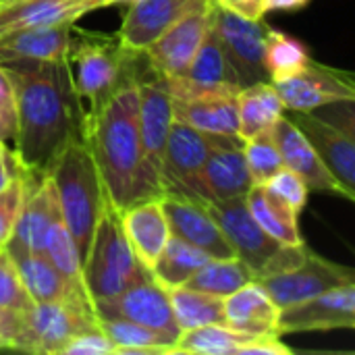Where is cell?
<instances>
[{"label": "cell", "instance_id": "cell-1", "mask_svg": "<svg viewBox=\"0 0 355 355\" xmlns=\"http://www.w3.org/2000/svg\"><path fill=\"white\" fill-rule=\"evenodd\" d=\"M0 67L15 92V158L29 177H44L71 141L83 139L85 106L64 58H21Z\"/></svg>", "mask_w": 355, "mask_h": 355}, {"label": "cell", "instance_id": "cell-2", "mask_svg": "<svg viewBox=\"0 0 355 355\" xmlns=\"http://www.w3.org/2000/svg\"><path fill=\"white\" fill-rule=\"evenodd\" d=\"M133 81H125L98 108L87 110L83 121V141L96 162L104 196L119 212L164 196L160 175L141 141Z\"/></svg>", "mask_w": 355, "mask_h": 355}, {"label": "cell", "instance_id": "cell-3", "mask_svg": "<svg viewBox=\"0 0 355 355\" xmlns=\"http://www.w3.org/2000/svg\"><path fill=\"white\" fill-rule=\"evenodd\" d=\"M141 54L125 50L116 35L85 31L73 23L64 62L85 112L98 108L125 81L135 79Z\"/></svg>", "mask_w": 355, "mask_h": 355}, {"label": "cell", "instance_id": "cell-4", "mask_svg": "<svg viewBox=\"0 0 355 355\" xmlns=\"http://www.w3.org/2000/svg\"><path fill=\"white\" fill-rule=\"evenodd\" d=\"M48 175L56 189L60 218L69 229L83 262L92 241V233L106 202L96 162L85 141H71L56 156Z\"/></svg>", "mask_w": 355, "mask_h": 355}, {"label": "cell", "instance_id": "cell-5", "mask_svg": "<svg viewBox=\"0 0 355 355\" xmlns=\"http://www.w3.org/2000/svg\"><path fill=\"white\" fill-rule=\"evenodd\" d=\"M146 277L150 272L135 258L119 210L106 200L83 258V283L92 306L94 302L119 295Z\"/></svg>", "mask_w": 355, "mask_h": 355}, {"label": "cell", "instance_id": "cell-6", "mask_svg": "<svg viewBox=\"0 0 355 355\" xmlns=\"http://www.w3.org/2000/svg\"><path fill=\"white\" fill-rule=\"evenodd\" d=\"M206 208L223 229L235 256L250 266L256 279L300 262L310 250L306 243L283 245L275 237H270L250 214L245 198L212 202Z\"/></svg>", "mask_w": 355, "mask_h": 355}, {"label": "cell", "instance_id": "cell-7", "mask_svg": "<svg viewBox=\"0 0 355 355\" xmlns=\"http://www.w3.org/2000/svg\"><path fill=\"white\" fill-rule=\"evenodd\" d=\"M98 329L94 306L81 302H44L33 304L19 314V327L12 339L17 352L62 355L67 345L81 333Z\"/></svg>", "mask_w": 355, "mask_h": 355}, {"label": "cell", "instance_id": "cell-8", "mask_svg": "<svg viewBox=\"0 0 355 355\" xmlns=\"http://www.w3.org/2000/svg\"><path fill=\"white\" fill-rule=\"evenodd\" d=\"M212 135L214 133L198 131L179 121L171 125L158 173L164 196L183 198L202 206L212 204L204 179V166L212 150Z\"/></svg>", "mask_w": 355, "mask_h": 355}, {"label": "cell", "instance_id": "cell-9", "mask_svg": "<svg viewBox=\"0 0 355 355\" xmlns=\"http://www.w3.org/2000/svg\"><path fill=\"white\" fill-rule=\"evenodd\" d=\"M212 25L241 87L270 81L266 69V35L270 27L262 19H245L214 2Z\"/></svg>", "mask_w": 355, "mask_h": 355}, {"label": "cell", "instance_id": "cell-10", "mask_svg": "<svg viewBox=\"0 0 355 355\" xmlns=\"http://www.w3.org/2000/svg\"><path fill=\"white\" fill-rule=\"evenodd\" d=\"M256 281L264 287L279 310H283L312 300L329 289L355 283V275L352 268L324 260L308 250V254L300 262Z\"/></svg>", "mask_w": 355, "mask_h": 355}, {"label": "cell", "instance_id": "cell-11", "mask_svg": "<svg viewBox=\"0 0 355 355\" xmlns=\"http://www.w3.org/2000/svg\"><path fill=\"white\" fill-rule=\"evenodd\" d=\"M285 110L310 112L333 102L355 100L354 75L335 67L308 60L293 75L272 81Z\"/></svg>", "mask_w": 355, "mask_h": 355}, {"label": "cell", "instance_id": "cell-12", "mask_svg": "<svg viewBox=\"0 0 355 355\" xmlns=\"http://www.w3.org/2000/svg\"><path fill=\"white\" fill-rule=\"evenodd\" d=\"M94 312L96 318L129 320L152 331H158L175 341L181 335V329L171 308L168 291L152 275L114 297L94 302Z\"/></svg>", "mask_w": 355, "mask_h": 355}, {"label": "cell", "instance_id": "cell-13", "mask_svg": "<svg viewBox=\"0 0 355 355\" xmlns=\"http://www.w3.org/2000/svg\"><path fill=\"white\" fill-rule=\"evenodd\" d=\"M212 8L214 0H202L144 52L158 75L177 77L185 73L212 23Z\"/></svg>", "mask_w": 355, "mask_h": 355}, {"label": "cell", "instance_id": "cell-14", "mask_svg": "<svg viewBox=\"0 0 355 355\" xmlns=\"http://www.w3.org/2000/svg\"><path fill=\"white\" fill-rule=\"evenodd\" d=\"M285 116L310 141L331 175L355 196V133L327 121L316 110H285Z\"/></svg>", "mask_w": 355, "mask_h": 355}, {"label": "cell", "instance_id": "cell-15", "mask_svg": "<svg viewBox=\"0 0 355 355\" xmlns=\"http://www.w3.org/2000/svg\"><path fill=\"white\" fill-rule=\"evenodd\" d=\"M355 327V283L329 289L279 312V333H310Z\"/></svg>", "mask_w": 355, "mask_h": 355}, {"label": "cell", "instance_id": "cell-16", "mask_svg": "<svg viewBox=\"0 0 355 355\" xmlns=\"http://www.w3.org/2000/svg\"><path fill=\"white\" fill-rule=\"evenodd\" d=\"M162 79L173 98L206 94V92H239L241 89L212 23L196 56L185 69V73L177 77H162Z\"/></svg>", "mask_w": 355, "mask_h": 355}, {"label": "cell", "instance_id": "cell-17", "mask_svg": "<svg viewBox=\"0 0 355 355\" xmlns=\"http://www.w3.org/2000/svg\"><path fill=\"white\" fill-rule=\"evenodd\" d=\"M150 75H139V64L135 71V92H137V121L141 131V141L152 166L160 173L166 139L171 125L175 123L173 114V98L168 87L164 85L162 75H158L152 67Z\"/></svg>", "mask_w": 355, "mask_h": 355}, {"label": "cell", "instance_id": "cell-18", "mask_svg": "<svg viewBox=\"0 0 355 355\" xmlns=\"http://www.w3.org/2000/svg\"><path fill=\"white\" fill-rule=\"evenodd\" d=\"M272 137L277 141V148L281 152L283 164L291 168L295 175L302 177V181L308 185L310 191L314 193H324V196H337L345 198L347 202H354L355 196H352L324 166V162L318 158L310 141L302 135V131L285 116L275 123L272 127Z\"/></svg>", "mask_w": 355, "mask_h": 355}, {"label": "cell", "instance_id": "cell-19", "mask_svg": "<svg viewBox=\"0 0 355 355\" xmlns=\"http://www.w3.org/2000/svg\"><path fill=\"white\" fill-rule=\"evenodd\" d=\"M160 202L168 223L171 237H177L202 250L210 258H235L229 239L225 237L223 229L212 218L206 206L175 196H162Z\"/></svg>", "mask_w": 355, "mask_h": 355}, {"label": "cell", "instance_id": "cell-20", "mask_svg": "<svg viewBox=\"0 0 355 355\" xmlns=\"http://www.w3.org/2000/svg\"><path fill=\"white\" fill-rule=\"evenodd\" d=\"M62 220L56 200V189L50 175L37 179L33 189H27L23 206L17 214L12 231L4 243L8 252H44V241L50 229Z\"/></svg>", "mask_w": 355, "mask_h": 355}, {"label": "cell", "instance_id": "cell-21", "mask_svg": "<svg viewBox=\"0 0 355 355\" xmlns=\"http://www.w3.org/2000/svg\"><path fill=\"white\" fill-rule=\"evenodd\" d=\"M202 0H129V8L116 31L125 50L146 52L173 23Z\"/></svg>", "mask_w": 355, "mask_h": 355}, {"label": "cell", "instance_id": "cell-22", "mask_svg": "<svg viewBox=\"0 0 355 355\" xmlns=\"http://www.w3.org/2000/svg\"><path fill=\"white\" fill-rule=\"evenodd\" d=\"M175 354L196 355H291L281 337H252L223 324H208L183 331Z\"/></svg>", "mask_w": 355, "mask_h": 355}, {"label": "cell", "instance_id": "cell-23", "mask_svg": "<svg viewBox=\"0 0 355 355\" xmlns=\"http://www.w3.org/2000/svg\"><path fill=\"white\" fill-rule=\"evenodd\" d=\"M204 179L212 202L245 198L254 181L245 162L243 139L239 135H212V150L204 166Z\"/></svg>", "mask_w": 355, "mask_h": 355}, {"label": "cell", "instance_id": "cell-24", "mask_svg": "<svg viewBox=\"0 0 355 355\" xmlns=\"http://www.w3.org/2000/svg\"><path fill=\"white\" fill-rule=\"evenodd\" d=\"M119 214L135 258L150 272L158 256L162 254L166 241L171 239L160 198L139 202L135 206L121 210Z\"/></svg>", "mask_w": 355, "mask_h": 355}, {"label": "cell", "instance_id": "cell-25", "mask_svg": "<svg viewBox=\"0 0 355 355\" xmlns=\"http://www.w3.org/2000/svg\"><path fill=\"white\" fill-rule=\"evenodd\" d=\"M225 302V327L252 337H281L279 306L258 281L231 293Z\"/></svg>", "mask_w": 355, "mask_h": 355}, {"label": "cell", "instance_id": "cell-26", "mask_svg": "<svg viewBox=\"0 0 355 355\" xmlns=\"http://www.w3.org/2000/svg\"><path fill=\"white\" fill-rule=\"evenodd\" d=\"M173 114L175 121L204 133L237 135V92H206L173 98Z\"/></svg>", "mask_w": 355, "mask_h": 355}, {"label": "cell", "instance_id": "cell-27", "mask_svg": "<svg viewBox=\"0 0 355 355\" xmlns=\"http://www.w3.org/2000/svg\"><path fill=\"white\" fill-rule=\"evenodd\" d=\"M106 6L102 0H10L0 2V33L42 27L56 23H75L79 17Z\"/></svg>", "mask_w": 355, "mask_h": 355}, {"label": "cell", "instance_id": "cell-28", "mask_svg": "<svg viewBox=\"0 0 355 355\" xmlns=\"http://www.w3.org/2000/svg\"><path fill=\"white\" fill-rule=\"evenodd\" d=\"M73 23L23 27L0 33V64L21 58L58 60L64 58Z\"/></svg>", "mask_w": 355, "mask_h": 355}, {"label": "cell", "instance_id": "cell-29", "mask_svg": "<svg viewBox=\"0 0 355 355\" xmlns=\"http://www.w3.org/2000/svg\"><path fill=\"white\" fill-rule=\"evenodd\" d=\"M8 254L15 262V268L21 277L23 287L33 304L81 302V304L92 306L89 300L77 295L69 287V283L58 275V270L50 264V260L44 254H35V252H8Z\"/></svg>", "mask_w": 355, "mask_h": 355}, {"label": "cell", "instance_id": "cell-30", "mask_svg": "<svg viewBox=\"0 0 355 355\" xmlns=\"http://www.w3.org/2000/svg\"><path fill=\"white\" fill-rule=\"evenodd\" d=\"M245 204L254 220L279 243L302 245L300 233V212H295L281 196H277L266 185H252L245 193Z\"/></svg>", "mask_w": 355, "mask_h": 355}, {"label": "cell", "instance_id": "cell-31", "mask_svg": "<svg viewBox=\"0 0 355 355\" xmlns=\"http://www.w3.org/2000/svg\"><path fill=\"white\" fill-rule=\"evenodd\" d=\"M285 106L272 85V81H260L237 92V135L245 141L258 133L275 127L283 116Z\"/></svg>", "mask_w": 355, "mask_h": 355}, {"label": "cell", "instance_id": "cell-32", "mask_svg": "<svg viewBox=\"0 0 355 355\" xmlns=\"http://www.w3.org/2000/svg\"><path fill=\"white\" fill-rule=\"evenodd\" d=\"M98 327L112 343L114 355L175 354L177 341L148 327L119 318H98Z\"/></svg>", "mask_w": 355, "mask_h": 355}, {"label": "cell", "instance_id": "cell-33", "mask_svg": "<svg viewBox=\"0 0 355 355\" xmlns=\"http://www.w3.org/2000/svg\"><path fill=\"white\" fill-rule=\"evenodd\" d=\"M252 281H256V275L237 256L223 258V260L210 258L183 287L225 300Z\"/></svg>", "mask_w": 355, "mask_h": 355}, {"label": "cell", "instance_id": "cell-34", "mask_svg": "<svg viewBox=\"0 0 355 355\" xmlns=\"http://www.w3.org/2000/svg\"><path fill=\"white\" fill-rule=\"evenodd\" d=\"M208 260H210V256L204 254L202 250H198L177 237H171L166 241L162 254L158 256L156 264L152 266L150 275L164 289L183 287Z\"/></svg>", "mask_w": 355, "mask_h": 355}, {"label": "cell", "instance_id": "cell-35", "mask_svg": "<svg viewBox=\"0 0 355 355\" xmlns=\"http://www.w3.org/2000/svg\"><path fill=\"white\" fill-rule=\"evenodd\" d=\"M175 320L183 331L208 327V324H223L225 327V302L220 297L189 289V287H173L166 289Z\"/></svg>", "mask_w": 355, "mask_h": 355}, {"label": "cell", "instance_id": "cell-36", "mask_svg": "<svg viewBox=\"0 0 355 355\" xmlns=\"http://www.w3.org/2000/svg\"><path fill=\"white\" fill-rule=\"evenodd\" d=\"M42 254L50 260V264L58 270V275L69 283V287L77 295L89 300V295L85 291V283H83V262H81L79 250L62 220H58L50 229V233L44 241Z\"/></svg>", "mask_w": 355, "mask_h": 355}, {"label": "cell", "instance_id": "cell-37", "mask_svg": "<svg viewBox=\"0 0 355 355\" xmlns=\"http://www.w3.org/2000/svg\"><path fill=\"white\" fill-rule=\"evenodd\" d=\"M310 60L308 46L283 31L268 29L266 35V69L270 75V81L285 79L300 71Z\"/></svg>", "mask_w": 355, "mask_h": 355}, {"label": "cell", "instance_id": "cell-38", "mask_svg": "<svg viewBox=\"0 0 355 355\" xmlns=\"http://www.w3.org/2000/svg\"><path fill=\"white\" fill-rule=\"evenodd\" d=\"M243 154H245V162H248L254 185L268 183L285 166L281 152L277 148V141L272 137V129L258 133L252 139H245Z\"/></svg>", "mask_w": 355, "mask_h": 355}, {"label": "cell", "instance_id": "cell-39", "mask_svg": "<svg viewBox=\"0 0 355 355\" xmlns=\"http://www.w3.org/2000/svg\"><path fill=\"white\" fill-rule=\"evenodd\" d=\"M33 306L31 297L27 295L21 277L15 268V262L6 248H0V308L10 312H25Z\"/></svg>", "mask_w": 355, "mask_h": 355}, {"label": "cell", "instance_id": "cell-40", "mask_svg": "<svg viewBox=\"0 0 355 355\" xmlns=\"http://www.w3.org/2000/svg\"><path fill=\"white\" fill-rule=\"evenodd\" d=\"M27 189H29V175L21 168V173L0 191V248L6 243L12 231V225L23 206Z\"/></svg>", "mask_w": 355, "mask_h": 355}, {"label": "cell", "instance_id": "cell-41", "mask_svg": "<svg viewBox=\"0 0 355 355\" xmlns=\"http://www.w3.org/2000/svg\"><path fill=\"white\" fill-rule=\"evenodd\" d=\"M266 187H270L277 196H281L295 212L302 214V210L306 208L308 204V196H310V189L308 185L302 181L300 175H295L291 168L283 166L268 183H264Z\"/></svg>", "mask_w": 355, "mask_h": 355}, {"label": "cell", "instance_id": "cell-42", "mask_svg": "<svg viewBox=\"0 0 355 355\" xmlns=\"http://www.w3.org/2000/svg\"><path fill=\"white\" fill-rule=\"evenodd\" d=\"M62 355H114V347L98 327L77 335Z\"/></svg>", "mask_w": 355, "mask_h": 355}, {"label": "cell", "instance_id": "cell-43", "mask_svg": "<svg viewBox=\"0 0 355 355\" xmlns=\"http://www.w3.org/2000/svg\"><path fill=\"white\" fill-rule=\"evenodd\" d=\"M17 131V114H15V92L6 77V73L0 67V137L6 144L8 139H15Z\"/></svg>", "mask_w": 355, "mask_h": 355}, {"label": "cell", "instance_id": "cell-44", "mask_svg": "<svg viewBox=\"0 0 355 355\" xmlns=\"http://www.w3.org/2000/svg\"><path fill=\"white\" fill-rule=\"evenodd\" d=\"M218 2L220 6L245 17V19H264V6L262 2L264 0H214Z\"/></svg>", "mask_w": 355, "mask_h": 355}, {"label": "cell", "instance_id": "cell-45", "mask_svg": "<svg viewBox=\"0 0 355 355\" xmlns=\"http://www.w3.org/2000/svg\"><path fill=\"white\" fill-rule=\"evenodd\" d=\"M19 327V312L0 308V349H10Z\"/></svg>", "mask_w": 355, "mask_h": 355}, {"label": "cell", "instance_id": "cell-46", "mask_svg": "<svg viewBox=\"0 0 355 355\" xmlns=\"http://www.w3.org/2000/svg\"><path fill=\"white\" fill-rule=\"evenodd\" d=\"M21 173L17 158L6 150V144L0 141V191Z\"/></svg>", "mask_w": 355, "mask_h": 355}, {"label": "cell", "instance_id": "cell-47", "mask_svg": "<svg viewBox=\"0 0 355 355\" xmlns=\"http://www.w3.org/2000/svg\"><path fill=\"white\" fill-rule=\"evenodd\" d=\"M310 0H264V12H277V10H302L308 6Z\"/></svg>", "mask_w": 355, "mask_h": 355}, {"label": "cell", "instance_id": "cell-48", "mask_svg": "<svg viewBox=\"0 0 355 355\" xmlns=\"http://www.w3.org/2000/svg\"><path fill=\"white\" fill-rule=\"evenodd\" d=\"M106 6H110V4H116V2H129V0H102Z\"/></svg>", "mask_w": 355, "mask_h": 355}, {"label": "cell", "instance_id": "cell-49", "mask_svg": "<svg viewBox=\"0 0 355 355\" xmlns=\"http://www.w3.org/2000/svg\"><path fill=\"white\" fill-rule=\"evenodd\" d=\"M2 2H10V0H2Z\"/></svg>", "mask_w": 355, "mask_h": 355}, {"label": "cell", "instance_id": "cell-50", "mask_svg": "<svg viewBox=\"0 0 355 355\" xmlns=\"http://www.w3.org/2000/svg\"><path fill=\"white\" fill-rule=\"evenodd\" d=\"M0 2H2V0H0Z\"/></svg>", "mask_w": 355, "mask_h": 355}]
</instances>
